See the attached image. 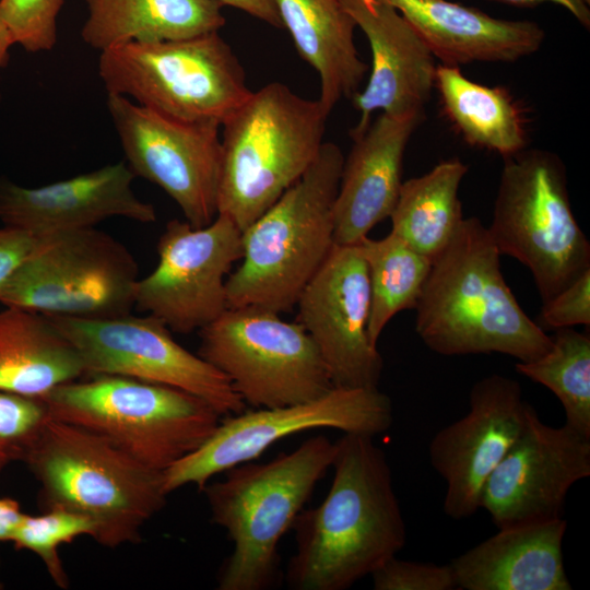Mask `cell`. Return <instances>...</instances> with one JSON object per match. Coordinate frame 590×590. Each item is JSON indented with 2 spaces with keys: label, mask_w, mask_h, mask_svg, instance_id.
I'll list each match as a JSON object with an SVG mask.
<instances>
[{
  "label": "cell",
  "mask_w": 590,
  "mask_h": 590,
  "mask_svg": "<svg viewBox=\"0 0 590 590\" xmlns=\"http://www.w3.org/2000/svg\"><path fill=\"white\" fill-rule=\"evenodd\" d=\"M134 174L125 162L36 188L0 180V221L34 235L95 227L104 220L156 221L153 204L132 190Z\"/></svg>",
  "instance_id": "d6986e66"
},
{
  "label": "cell",
  "mask_w": 590,
  "mask_h": 590,
  "mask_svg": "<svg viewBox=\"0 0 590 590\" xmlns=\"http://www.w3.org/2000/svg\"><path fill=\"white\" fill-rule=\"evenodd\" d=\"M82 40L99 52L129 43L190 38L225 23L217 0H84Z\"/></svg>",
  "instance_id": "d4e9b609"
},
{
  "label": "cell",
  "mask_w": 590,
  "mask_h": 590,
  "mask_svg": "<svg viewBox=\"0 0 590 590\" xmlns=\"http://www.w3.org/2000/svg\"><path fill=\"white\" fill-rule=\"evenodd\" d=\"M370 288L368 337L377 342L398 312L415 309L432 267V259L417 252L390 232L381 239L364 237L359 243Z\"/></svg>",
  "instance_id": "f1b7e54d"
},
{
  "label": "cell",
  "mask_w": 590,
  "mask_h": 590,
  "mask_svg": "<svg viewBox=\"0 0 590 590\" xmlns=\"http://www.w3.org/2000/svg\"><path fill=\"white\" fill-rule=\"evenodd\" d=\"M393 409L378 388H332L297 404L259 408L227 415L193 452L163 472L167 494L186 485L199 491L216 474L255 460L276 441L292 435L333 428L375 436L390 428Z\"/></svg>",
  "instance_id": "7c38bea8"
},
{
  "label": "cell",
  "mask_w": 590,
  "mask_h": 590,
  "mask_svg": "<svg viewBox=\"0 0 590 590\" xmlns=\"http://www.w3.org/2000/svg\"><path fill=\"white\" fill-rule=\"evenodd\" d=\"M2 588H3V585L0 582V589H2Z\"/></svg>",
  "instance_id": "b9f144b4"
},
{
  "label": "cell",
  "mask_w": 590,
  "mask_h": 590,
  "mask_svg": "<svg viewBox=\"0 0 590 590\" xmlns=\"http://www.w3.org/2000/svg\"><path fill=\"white\" fill-rule=\"evenodd\" d=\"M64 0H0V17L14 44L28 52L51 50Z\"/></svg>",
  "instance_id": "1f68e13d"
},
{
  "label": "cell",
  "mask_w": 590,
  "mask_h": 590,
  "mask_svg": "<svg viewBox=\"0 0 590 590\" xmlns=\"http://www.w3.org/2000/svg\"><path fill=\"white\" fill-rule=\"evenodd\" d=\"M587 4L590 5V0H583Z\"/></svg>",
  "instance_id": "60d3db41"
},
{
  "label": "cell",
  "mask_w": 590,
  "mask_h": 590,
  "mask_svg": "<svg viewBox=\"0 0 590 590\" xmlns=\"http://www.w3.org/2000/svg\"><path fill=\"white\" fill-rule=\"evenodd\" d=\"M296 306L338 388H378L384 359L368 337L370 288L359 244L334 245Z\"/></svg>",
  "instance_id": "e0dca14e"
},
{
  "label": "cell",
  "mask_w": 590,
  "mask_h": 590,
  "mask_svg": "<svg viewBox=\"0 0 590 590\" xmlns=\"http://www.w3.org/2000/svg\"><path fill=\"white\" fill-rule=\"evenodd\" d=\"M444 66L512 62L540 49L545 33L529 20H504L449 0H385Z\"/></svg>",
  "instance_id": "7402d4cb"
},
{
  "label": "cell",
  "mask_w": 590,
  "mask_h": 590,
  "mask_svg": "<svg viewBox=\"0 0 590 590\" xmlns=\"http://www.w3.org/2000/svg\"><path fill=\"white\" fill-rule=\"evenodd\" d=\"M21 461L39 484L43 509L58 507L88 518L92 538L106 547L139 542L143 526L168 495L163 472L48 413Z\"/></svg>",
  "instance_id": "3957f363"
},
{
  "label": "cell",
  "mask_w": 590,
  "mask_h": 590,
  "mask_svg": "<svg viewBox=\"0 0 590 590\" xmlns=\"http://www.w3.org/2000/svg\"><path fill=\"white\" fill-rule=\"evenodd\" d=\"M415 310L416 333L444 356L500 353L529 362L552 345L505 282L500 253L474 216L432 260Z\"/></svg>",
  "instance_id": "7a4b0ae2"
},
{
  "label": "cell",
  "mask_w": 590,
  "mask_h": 590,
  "mask_svg": "<svg viewBox=\"0 0 590 590\" xmlns=\"http://www.w3.org/2000/svg\"><path fill=\"white\" fill-rule=\"evenodd\" d=\"M92 521L68 509L52 507L39 515L23 514L11 542L16 550L34 553L44 564L49 577L62 589L69 587L59 548L81 535L92 538Z\"/></svg>",
  "instance_id": "4dcf8cb0"
},
{
  "label": "cell",
  "mask_w": 590,
  "mask_h": 590,
  "mask_svg": "<svg viewBox=\"0 0 590 590\" xmlns=\"http://www.w3.org/2000/svg\"><path fill=\"white\" fill-rule=\"evenodd\" d=\"M83 376L76 350L45 315L0 310V391L42 400Z\"/></svg>",
  "instance_id": "484cf974"
},
{
  "label": "cell",
  "mask_w": 590,
  "mask_h": 590,
  "mask_svg": "<svg viewBox=\"0 0 590 590\" xmlns=\"http://www.w3.org/2000/svg\"><path fill=\"white\" fill-rule=\"evenodd\" d=\"M468 166L458 157L402 182L390 214L391 231L417 252L434 259L463 221L458 192Z\"/></svg>",
  "instance_id": "83f0119b"
},
{
  "label": "cell",
  "mask_w": 590,
  "mask_h": 590,
  "mask_svg": "<svg viewBox=\"0 0 590 590\" xmlns=\"http://www.w3.org/2000/svg\"><path fill=\"white\" fill-rule=\"evenodd\" d=\"M46 416L42 400L0 391V473L22 460Z\"/></svg>",
  "instance_id": "d6a6232c"
},
{
  "label": "cell",
  "mask_w": 590,
  "mask_h": 590,
  "mask_svg": "<svg viewBox=\"0 0 590 590\" xmlns=\"http://www.w3.org/2000/svg\"><path fill=\"white\" fill-rule=\"evenodd\" d=\"M241 233L223 214L203 227L169 221L157 243L155 269L137 282L134 307L177 333L214 321L228 308L226 280L243 256Z\"/></svg>",
  "instance_id": "9a60e30c"
},
{
  "label": "cell",
  "mask_w": 590,
  "mask_h": 590,
  "mask_svg": "<svg viewBox=\"0 0 590 590\" xmlns=\"http://www.w3.org/2000/svg\"><path fill=\"white\" fill-rule=\"evenodd\" d=\"M341 1L365 34L373 60L367 85L352 98L361 116L351 135L364 131L376 110H424L437 69L436 58L424 40L385 0Z\"/></svg>",
  "instance_id": "ffe728a7"
},
{
  "label": "cell",
  "mask_w": 590,
  "mask_h": 590,
  "mask_svg": "<svg viewBox=\"0 0 590 590\" xmlns=\"http://www.w3.org/2000/svg\"><path fill=\"white\" fill-rule=\"evenodd\" d=\"M590 475V438L542 422L528 403L522 429L488 476L480 508L500 528L563 518L570 487Z\"/></svg>",
  "instance_id": "2e32d148"
},
{
  "label": "cell",
  "mask_w": 590,
  "mask_h": 590,
  "mask_svg": "<svg viewBox=\"0 0 590 590\" xmlns=\"http://www.w3.org/2000/svg\"><path fill=\"white\" fill-rule=\"evenodd\" d=\"M424 119V110L381 113L351 135L333 206L334 244L356 245L389 217L402 186L406 145Z\"/></svg>",
  "instance_id": "44dd1931"
},
{
  "label": "cell",
  "mask_w": 590,
  "mask_h": 590,
  "mask_svg": "<svg viewBox=\"0 0 590 590\" xmlns=\"http://www.w3.org/2000/svg\"><path fill=\"white\" fill-rule=\"evenodd\" d=\"M527 406L518 381L489 375L472 386L468 413L432 438L429 460L446 483V516L461 520L480 509L483 487L519 436Z\"/></svg>",
  "instance_id": "ac0fdd59"
},
{
  "label": "cell",
  "mask_w": 590,
  "mask_h": 590,
  "mask_svg": "<svg viewBox=\"0 0 590 590\" xmlns=\"http://www.w3.org/2000/svg\"><path fill=\"white\" fill-rule=\"evenodd\" d=\"M374 436L335 441L324 499L295 518L296 552L285 579L294 590H345L404 547L406 530L387 456Z\"/></svg>",
  "instance_id": "6da1fadb"
},
{
  "label": "cell",
  "mask_w": 590,
  "mask_h": 590,
  "mask_svg": "<svg viewBox=\"0 0 590 590\" xmlns=\"http://www.w3.org/2000/svg\"><path fill=\"white\" fill-rule=\"evenodd\" d=\"M223 5H229L246 12L247 14L266 22L278 28L283 24L274 0H217Z\"/></svg>",
  "instance_id": "8d00e7d4"
},
{
  "label": "cell",
  "mask_w": 590,
  "mask_h": 590,
  "mask_svg": "<svg viewBox=\"0 0 590 590\" xmlns=\"http://www.w3.org/2000/svg\"><path fill=\"white\" fill-rule=\"evenodd\" d=\"M567 521L500 528L450 563L457 589L570 590L563 539Z\"/></svg>",
  "instance_id": "603a6c76"
},
{
  "label": "cell",
  "mask_w": 590,
  "mask_h": 590,
  "mask_svg": "<svg viewBox=\"0 0 590 590\" xmlns=\"http://www.w3.org/2000/svg\"><path fill=\"white\" fill-rule=\"evenodd\" d=\"M299 56L318 73V101L328 115L353 98L367 72L354 44L357 27L341 0H274Z\"/></svg>",
  "instance_id": "cb8c5ba5"
},
{
  "label": "cell",
  "mask_w": 590,
  "mask_h": 590,
  "mask_svg": "<svg viewBox=\"0 0 590 590\" xmlns=\"http://www.w3.org/2000/svg\"><path fill=\"white\" fill-rule=\"evenodd\" d=\"M375 590H453L457 589L449 565L403 560L393 556L371 574Z\"/></svg>",
  "instance_id": "836d02e7"
},
{
  "label": "cell",
  "mask_w": 590,
  "mask_h": 590,
  "mask_svg": "<svg viewBox=\"0 0 590 590\" xmlns=\"http://www.w3.org/2000/svg\"><path fill=\"white\" fill-rule=\"evenodd\" d=\"M36 239V235L22 228H0V290L31 255Z\"/></svg>",
  "instance_id": "d590c367"
},
{
  "label": "cell",
  "mask_w": 590,
  "mask_h": 590,
  "mask_svg": "<svg viewBox=\"0 0 590 590\" xmlns=\"http://www.w3.org/2000/svg\"><path fill=\"white\" fill-rule=\"evenodd\" d=\"M106 105L134 174L163 189L194 227L217 215L220 125L179 120L118 94Z\"/></svg>",
  "instance_id": "5bb4252c"
},
{
  "label": "cell",
  "mask_w": 590,
  "mask_h": 590,
  "mask_svg": "<svg viewBox=\"0 0 590 590\" xmlns=\"http://www.w3.org/2000/svg\"><path fill=\"white\" fill-rule=\"evenodd\" d=\"M435 86L446 116L470 145L503 157L526 149L522 110L507 90L480 84L459 67L444 64L437 66Z\"/></svg>",
  "instance_id": "4316f807"
},
{
  "label": "cell",
  "mask_w": 590,
  "mask_h": 590,
  "mask_svg": "<svg viewBox=\"0 0 590 590\" xmlns=\"http://www.w3.org/2000/svg\"><path fill=\"white\" fill-rule=\"evenodd\" d=\"M344 156L323 142L304 175L241 233L243 256L226 280L228 308L291 311L334 244L333 206Z\"/></svg>",
  "instance_id": "5b68a950"
},
{
  "label": "cell",
  "mask_w": 590,
  "mask_h": 590,
  "mask_svg": "<svg viewBox=\"0 0 590 590\" xmlns=\"http://www.w3.org/2000/svg\"><path fill=\"white\" fill-rule=\"evenodd\" d=\"M45 316L74 346L85 376L117 375L174 387L202 399L221 416L246 410L227 377L177 343L167 326L151 315Z\"/></svg>",
  "instance_id": "4fadbf2b"
},
{
  "label": "cell",
  "mask_w": 590,
  "mask_h": 590,
  "mask_svg": "<svg viewBox=\"0 0 590 590\" xmlns=\"http://www.w3.org/2000/svg\"><path fill=\"white\" fill-rule=\"evenodd\" d=\"M36 237L31 255L0 290L3 306L80 319L130 314L139 267L123 244L95 227Z\"/></svg>",
  "instance_id": "30bf717a"
},
{
  "label": "cell",
  "mask_w": 590,
  "mask_h": 590,
  "mask_svg": "<svg viewBox=\"0 0 590 590\" xmlns=\"http://www.w3.org/2000/svg\"><path fill=\"white\" fill-rule=\"evenodd\" d=\"M23 514L19 502L0 497V542H11Z\"/></svg>",
  "instance_id": "f35d334b"
},
{
  "label": "cell",
  "mask_w": 590,
  "mask_h": 590,
  "mask_svg": "<svg viewBox=\"0 0 590 590\" xmlns=\"http://www.w3.org/2000/svg\"><path fill=\"white\" fill-rule=\"evenodd\" d=\"M543 329L590 326V270L545 303L538 322Z\"/></svg>",
  "instance_id": "e575fe53"
},
{
  "label": "cell",
  "mask_w": 590,
  "mask_h": 590,
  "mask_svg": "<svg viewBox=\"0 0 590 590\" xmlns=\"http://www.w3.org/2000/svg\"><path fill=\"white\" fill-rule=\"evenodd\" d=\"M542 356L517 362L516 370L551 390L563 405L565 424L590 438V335L574 328L555 330Z\"/></svg>",
  "instance_id": "f546056e"
},
{
  "label": "cell",
  "mask_w": 590,
  "mask_h": 590,
  "mask_svg": "<svg viewBox=\"0 0 590 590\" xmlns=\"http://www.w3.org/2000/svg\"><path fill=\"white\" fill-rule=\"evenodd\" d=\"M199 335L198 355L223 373L253 409L307 402L334 388L310 335L278 312L227 308Z\"/></svg>",
  "instance_id": "8fae6325"
},
{
  "label": "cell",
  "mask_w": 590,
  "mask_h": 590,
  "mask_svg": "<svg viewBox=\"0 0 590 590\" xmlns=\"http://www.w3.org/2000/svg\"><path fill=\"white\" fill-rule=\"evenodd\" d=\"M334 455L335 441L316 435L270 461L232 467L222 480L203 486L212 522L233 544L217 573L219 590H267L276 585L280 541Z\"/></svg>",
  "instance_id": "277c9868"
},
{
  "label": "cell",
  "mask_w": 590,
  "mask_h": 590,
  "mask_svg": "<svg viewBox=\"0 0 590 590\" xmlns=\"http://www.w3.org/2000/svg\"><path fill=\"white\" fill-rule=\"evenodd\" d=\"M487 231L500 256L530 271L542 303L590 270V243L573 213L565 165L550 151L504 157Z\"/></svg>",
  "instance_id": "ba28073f"
},
{
  "label": "cell",
  "mask_w": 590,
  "mask_h": 590,
  "mask_svg": "<svg viewBox=\"0 0 590 590\" xmlns=\"http://www.w3.org/2000/svg\"><path fill=\"white\" fill-rule=\"evenodd\" d=\"M42 401L50 416L93 432L161 472L198 449L222 420L189 392L117 375L66 382Z\"/></svg>",
  "instance_id": "52a82bcc"
},
{
  "label": "cell",
  "mask_w": 590,
  "mask_h": 590,
  "mask_svg": "<svg viewBox=\"0 0 590 590\" xmlns=\"http://www.w3.org/2000/svg\"><path fill=\"white\" fill-rule=\"evenodd\" d=\"M12 45H15L13 38L0 17V70L5 67L9 60V51Z\"/></svg>",
  "instance_id": "ab89813d"
},
{
  "label": "cell",
  "mask_w": 590,
  "mask_h": 590,
  "mask_svg": "<svg viewBox=\"0 0 590 590\" xmlns=\"http://www.w3.org/2000/svg\"><path fill=\"white\" fill-rule=\"evenodd\" d=\"M516 7H532L543 2H552L566 9L582 26H590V5L583 0H492Z\"/></svg>",
  "instance_id": "74e56055"
},
{
  "label": "cell",
  "mask_w": 590,
  "mask_h": 590,
  "mask_svg": "<svg viewBox=\"0 0 590 590\" xmlns=\"http://www.w3.org/2000/svg\"><path fill=\"white\" fill-rule=\"evenodd\" d=\"M97 68L107 94L185 121L222 126L251 94L219 32L113 47L99 52Z\"/></svg>",
  "instance_id": "9c48e42d"
},
{
  "label": "cell",
  "mask_w": 590,
  "mask_h": 590,
  "mask_svg": "<svg viewBox=\"0 0 590 590\" xmlns=\"http://www.w3.org/2000/svg\"><path fill=\"white\" fill-rule=\"evenodd\" d=\"M329 115L281 82L251 92L222 125L217 214L243 232L309 168Z\"/></svg>",
  "instance_id": "8992f818"
}]
</instances>
